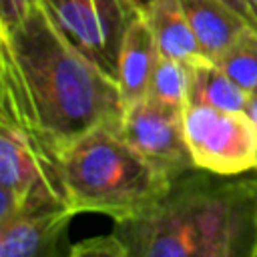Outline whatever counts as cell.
Instances as JSON below:
<instances>
[{"instance_id":"5b68a950","label":"cell","mask_w":257,"mask_h":257,"mask_svg":"<svg viewBox=\"0 0 257 257\" xmlns=\"http://www.w3.org/2000/svg\"><path fill=\"white\" fill-rule=\"evenodd\" d=\"M183 126L195 167L225 177L257 169V126L247 110L231 112L207 104H187Z\"/></svg>"},{"instance_id":"2e32d148","label":"cell","mask_w":257,"mask_h":257,"mask_svg":"<svg viewBox=\"0 0 257 257\" xmlns=\"http://www.w3.org/2000/svg\"><path fill=\"white\" fill-rule=\"evenodd\" d=\"M40 0H0V28H12L24 22Z\"/></svg>"},{"instance_id":"44dd1931","label":"cell","mask_w":257,"mask_h":257,"mask_svg":"<svg viewBox=\"0 0 257 257\" xmlns=\"http://www.w3.org/2000/svg\"><path fill=\"white\" fill-rule=\"evenodd\" d=\"M249 6H251L253 16H255V20H257V0H249Z\"/></svg>"},{"instance_id":"7402d4cb","label":"cell","mask_w":257,"mask_h":257,"mask_svg":"<svg viewBox=\"0 0 257 257\" xmlns=\"http://www.w3.org/2000/svg\"><path fill=\"white\" fill-rule=\"evenodd\" d=\"M255 94H257V90H255Z\"/></svg>"},{"instance_id":"7c38bea8","label":"cell","mask_w":257,"mask_h":257,"mask_svg":"<svg viewBox=\"0 0 257 257\" xmlns=\"http://www.w3.org/2000/svg\"><path fill=\"white\" fill-rule=\"evenodd\" d=\"M253 94L229 78L213 60H197L191 64L189 104H207L219 110L243 112Z\"/></svg>"},{"instance_id":"4fadbf2b","label":"cell","mask_w":257,"mask_h":257,"mask_svg":"<svg viewBox=\"0 0 257 257\" xmlns=\"http://www.w3.org/2000/svg\"><path fill=\"white\" fill-rule=\"evenodd\" d=\"M229 78L249 94L257 90V28L247 26L215 60Z\"/></svg>"},{"instance_id":"8992f818","label":"cell","mask_w":257,"mask_h":257,"mask_svg":"<svg viewBox=\"0 0 257 257\" xmlns=\"http://www.w3.org/2000/svg\"><path fill=\"white\" fill-rule=\"evenodd\" d=\"M40 6L78 52L116 80L122 36L141 12L131 0H40Z\"/></svg>"},{"instance_id":"3957f363","label":"cell","mask_w":257,"mask_h":257,"mask_svg":"<svg viewBox=\"0 0 257 257\" xmlns=\"http://www.w3.org/2000/svg\"><path fill=\"white\" fill-rule=\"evenodd\" d=\"M56 163L68 209L74 215H106L114 223L149 209L173 181L128 145L116 126L78 137L56 155Z\"/></svg>"},{"instance_id":"ffe728a7","label":"cell","mask_w":257,"mask_h":257,"mask_svg":"<svg viewBox=\"0 0 257 257\" xmlns=\"http://www.w3.org/2000/svg\"><path fill=\"white\" fill-rule=\"evenodd\" d=\"M131 2H133V4H135V6H137L141 12H143V10H145V8H147V6H149L153 0H131Z\"/></svg>"},{"instance_id":"9a60e30c","label":"cell","mask_w":257,"mask_h":257,"mask_svg":"<svg viewBox=\"0 0 257 257\" xmlns=\"http://www.w3.org/2000/svg\"><path fill=\"white\" fill-rule=\"evenodd\" d=\"M66 257H133V255L114 233H108L70 245Z\"/></svg>"},{"instance_id":"6da1fadb","label":"cell","mask_w":257,"mask_h":257,"mask_svg":"<svg viewBox=\"0 0 257 257\" xmlns=\"http://www.w3.org/2000/svg\"><path fill=\"white\" fill-rule=\"evenodd\" d=\"M0 112L58 155L98 126L120 128L124 102L116 80L78 52L38 4L24 22L0 28Z\"/></svg>"},{"instance_id":"e0dca14e","label":"cell","mask_w":257,"mask_h":257,"mask_svg":"<svg viewBox=\"0 0 257 257\" xmlns=\"http://www.w3.org/2000/svg\"><path fill=\"white\" fill-rule=\"evenodd\" d=\"M229 6H233L247 22H249V26H253V28H257V20H255V16H253V10H251V6H249V0H225Z\"/></svg>"},{"instance_id":"ba28073f","label":"cell","mask_w":257,"mask_h":257,"mask_svg":"<svg viewBox=\"0 0 257 257\" xmlns=\"http://www.w3.org/2000/svg\"><path fill=\"white\" fill-rule=\"evenodd\" d=\"M72 217L68 205L46 203L0 221V257H66Z\"/></svg>"},{"instance_id":"30bf717a","label":"cell","mask_w":257,"mask_h":257,"mask_svg":"<svg viewBox=\"0 0 257 257\" xmlns=\"http://www.w3.org/2000/svg\"><path fill=\"white\" fill-rule=\"evenodd\" d=\"M181 4L207 60H215L249 26L225 0H181Z\"/></svg>"},{"instance_id":"7a4b0ae2","label":"cell","mask_w":257,"mask_h":257,"mask_svg":"<svg viewBox=\"0 0 257 257\" xmlns=\"http://www.w3.org/2000/svg\"><path fill=\"white\" fill-rule=\"evenodd\" d=\"M112 233L133 257H251L253 187L247 173L225 177L195 167L149 209L114 223Z\"/></svg>"},{"instance_id":"52a82bcc","label":"cell","mask_w":257,"mask_h":257,"mask_svg":"<svg viewBox=\"0 0 257 257\" xmlns=\"http://www.w3.org/2000/svg\"><path fill=\"white\" fill-rule=\"evenodd\" d=\"M120 135L169 179L195 169L185 139L181 108L145 96L124 106Z\"/></svg>"},{"instance_id":"8fae6325","label":"cell","mask_w":257,"mask_h":257,"mask_svg":"<svg viewBox=\"0 0 257 257\" xmlns=\"http://www.w3.org/2000/svg\"><path fill=\"white\" fill-rule=\"evenodd\" d=\"M143 16L163 56L187 64L205 58L181 0H153L143 10Z\"/></svg>"},{"instance_id":"ac0fdd59","label":"cell","mask_w":257,"mask_h":257,"mask_svg":"<svg viewBox=\"0 0 257 257\" xmlns=\"http://www.w3.org/2000/svg\"><path fill=\"white\" fill-rule=\"evenodd\" d=\"M249 177V183L253 187V195H255V241H253V251H251V257H257V169L247 173Z\"/></svg>"},{"instance_id":"9c48e42d","label":"cell","mask_w":257,"mask_h":257,"mask_svg":"<svg viewBox=\"0 0 257 257\" xmlns=\"http://www.w3.org/2000/svg\"><path fill=\"white\" fill-rule=\"evenodd\" d=\"M159 56L161 52L155 42V36L143 12H139L124 32L118 52L116 84L124 106L139 102L147 96Z\"/></svg>"},{"instance_id":"5bb4252c","label":"cell","mask_w":257,"mask_h":257,"mask_svg":"<svg viewBox=\"0 0 257 257\" xmlns=\"http://www.w3.org/2000/svg\"><path fill=\"white\" fill-rule=\"evenodd\" d=\"M189 88L191 64L161 54L149 84L147 98L185 110V106L189 104Z\"/></svg>"},{"instance_id":"277c9868","label":"cell","mask_w":257,"mask_h":257,"mask_svg":"<svg viewBox=\"0 0 257 257\" xmlns=\"http://www.w3.org/2000/svg\"><path fill=\"white\" fill-rule=\"evenodd\" d=\"M46 203L66 205L56 155L0 112V221Z\"/></svg>"},{"instance_id":"d6986e66","label":"cell","mask_w":257,"mask_h":257,"mask_svg":"<svg viewBox=\"0 0 257 257\" xmlns=\"http://www.w3.org/2000/svg\"><path fill=\"white\" fill-rule=\"evenodd\" d=\"M247 114L251 116V120H253L255 126H257V94L251 96V100H249V104H247Z\"/></svg>"}]
</instances>
